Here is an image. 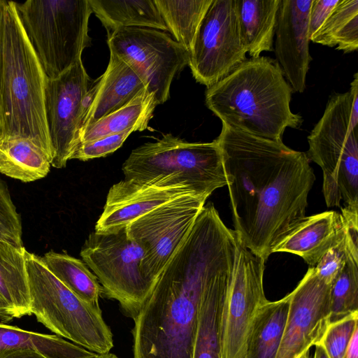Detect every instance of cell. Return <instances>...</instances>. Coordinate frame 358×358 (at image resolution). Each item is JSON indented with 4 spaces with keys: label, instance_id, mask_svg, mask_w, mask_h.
<instances>
[{
    "label": "cell",
    "instance_id": "cell-8",
    "mask_svg": "<svg viewBox=\"0 0 358 358\" xmlns=\"http://www.w3.org/2000/svg\"><path fill=\"white\" fill-rule=\"evenodd\" d=\"M19 19L48 78H54L82 59L92 45L88 0L14 1Z\"/></svg>",
    "mask_w": 358,
    "mask_h": 358
},
{
    "label": "cell",
    "instance_id": "cell-18",
    "mask_svg": "<svg viewBox=\"0 0 358 358\" xmlns=\"http://www.w3.org/2000/svg\"><path fill=\"white\" fill-rule=\"evenodd\" d=\"M145 90L147 85L138 73L127 62L110 53L106 71L94 80L87 93L83 131L124 107Z\"/></svg>",
    "mask_w": 358,
    "mask_h": 358
},
{
    "label": "cell",
    "instance_id": "cell-6",
    "mask_svg": "<svg viewBox=\"0 0 358 358\" xmlns=\"http://www.w3.org/2000/svg\"><path fill=\"white\" fill-rule=\"evenodd\" d=\"M124 179L185 185L208 198L227 185L217 142L189 143L167 134L134 149L122 167Z\"/></svg>",
    "mask_w": 358,
    "mask_h": 358
},
{
    "label": "cell",
    "instance_id": "cell-21",
    "mask_svg": "<svg viewBox=\"0 0 358 358\" xmlns=\"http://www.w3.org/2000/svg\"><path fill=\"white\" fill-rule=\"evenodd\" d=\"M241 36L251 58L273 50L280 0H235Z\"/></svg>",
    "mask_w": 358,
    "mask_h": 358
},
{
    "label": "cell",
    "instance_id": "cell-4",
    "mask_svg": "<svg viewBox=\"0 0 358 358\" xmlns=\"http://www.w3.org/2000/svg\"><path fill=\"white\" fill-rule=\"evenodd\" d=\"M47 79L14 1H4L1 24L3 138H29L52 155L45 108Z\"/></svg>",
    "mask_w": 358,
    "mask_h": 358
},
{
    "label": "cell",
    "instance_id": "cell-39",
    "mask_svg": "<svg viewBox=\"0 0 358 358\" xmlns=\"http://www.w3.org/2000/svg\"><path fill=\"white\" fill-rule=\"evenodd\" d=\"M343 358H358V328L354 332Z\"/></svg>",
    "mask_w": 358,
    "mask_h": 358
},
{
    "label": "cell",
    "instance_id": "cell-36",
    "mask_svg": "<svg viewBox=\"0 0 358 358\" xmlns=\"http://www.w3.org/2000/svg\"><path fill=\"white\" fill-rule=\"evenodd\" d=\"M340 0H313L309 13V36L317 31Z\"/></svg>",
    "mask_w": 358,
    "mask_h": 358
},
{
    "label": "cell",
    "instance_id": "cell-23",
    "mask_svg": "<svg viewBox=\"0 0 358 358\" xmlns=\"http://www.w3.org/2000/svg\"><path fill=\"white\" fill-rule=\"evenodd\" d=\"M108 36L125 27L169 31L155 0H88Z\"/></svg>",
    "mask_w": 358,
    "mask_h": 358
},
{
    "label": "cell",
    "instance_id": "cell-16",
    "mask_svg": "<svg viewBox=\"0 0 358 358\" xmlns=\"http://www.w3.org/2000/svg\"><path fill=\"white\" fill-rule=\"evenodd\" d=\"M313 0H280L275 55L293 92L306 89L312 57L309 51V13Z\"/></svg>",
    "mask_w": 358,
    "mask_h": 358
},
{
    "label": "cell",
    "instance_id": "cell-15",
    "mask_svg": "<svg viewBox=\"0 0 358 358\" xmlns=\"http://www.w3.org/2000/svg\"><path fill=\"white\" fill-rule=\"evenodd\" d=\"M331 285L310 267L289 293V307L275 358H299L315 345L329 322Z\"/></svg>",
    "mask_w": 358,
    "mask_h": 358
},
{
    "label": "cell",
    "instance_id": "cell-11",
    "mask_svg": "<svg viewBox=\"0 0 358 358\" xmlns=\"http://www.w3.org/2000/svg\"><path fill=\"white\" fill-rule=\"evenodd\" d=\"M110 53L130 64L144 80L158 104L170 96L173 78L188 65L189 52L157 29L125 27L108 36Z\"/></svg>",
    "mask_w": 358,
    "mask_h": 358
},
{
    "label": "cell",
    "instance_id": "cell-43",
    "mask_svg": "<svg viewBox=\"0 0 358 358\" xmlns=\"http://www.w3.org/2000/svg\"><path fill=\"white\" fill-rule=\"evenodd\" d=\"M299 358H310L309 350L304 352Z\"/></svg>",
    "mask_w": 358,
    "mask_h": 358
},
{
    "label": "cell",
    "instance_id": "cell-24",
    "mask_svg": "<svg viewBox=\"0 0 358 358\" xmlns=\"http://www.w3.org/2000/svg\"><path fill=\"white\" fill-rule=\"evenodd\" d=\"M52 155L34 141L9 136L0 141V173L22 182L43 178L50 171Z\"/></svg>",
    "mask_w": 358,
    "mask_h": 358
},
{
    "label": "cell",
    "instance_id": "cell-7",
    "mask_svg": "<svg viewBox=\"0 0 358 358\" xmlns=\"http://www.w3.org/2000/svg\"><path fill=\"white\" fill-rule=\"evenodd\" d=\"M31 313L59 337L96 354L109 352L113 334L99 305L89 303L67 288L41 257L25 252Z\"/></svg>",
    "mask_w": 358,
    "mask_h": 358
},
{
    "label": "cell",
    "instance_id": "cell-35",
    "mask_svg": "<svg viewBox=\"0 0 358 358\" xmlns=\"http://www.w3.org/2000/svg\"><path fill=\"white\" fill-rule=\"evenodd\" d=\"M134 131L129 129L116 134H111L94 141L80 143L71 159L81 161L105 157L120 148L128 136Z\"/></svg>",
    "mask_w": 358,
    "mask_h": 358
},
{
    "label": "cell",
    "instance_id": "cell-12",
    "mask_svg": "<svg viewBox=\"0 0 358 358\" xmlns=\"http://www.w3.org/2000/svg\"><path fill=\"white\" fill-rule=\"evenodd\" d=\"M246 53L235 0H212L189 53L194 79L208 88L245 61Z\"/></svg>",
    "mask_w": 358,
    "mask_h": 358
},
{
    "label": "cell",
    "instance_id": "cell-41",
    "mask_svg": "<svg viewBox=\"0 0 358 358\" xmlns=\"http://www.w3.org/2000/svg\"><path fill=\"white\" fill-rule=\"evenodd\" d=\"M315 350L313 358H329L322 346L315 345Z\"/></svg>",
    "mask_w": 358,
    "mask_h": 358
},
{
    "label": "cell",
    "instance_id": "cell-13",
    "mask_svg": "<svg viewBox=\"0 0 358 358\" xmlns=\"http://www.w3.org/2000/svg\"><path fill=\"white\" fill-rule=\"evenodd\" d=\"M93 81L82 59L57 77L47 79L45 108L55 168L65 167L80 144L87 95Z\"/></svg>",
    "mask_w": 358,
    "mask_h": 358
},
{
    "label": "cell",
    "instance_id": "cell-14",
    "mask_svg": "<svg viewBox=\"0 0 358 358\" xmlns=\"http://www.w3.org/2000/svg\"><path fill=\"white\" fill-rule=\"evenodd\" d=\"M265 262L239 242L236 267L223 312L222 358H245L253 321L268 301L263 287Z\"/></svg>",
    "mask_w": 358,
    "mask_h": 358
},
{
    "label": "cell",
    "instance_id": "cell-22",
    "mask_svg": "<svg viewBox=\"0 0 358 358\" xmlns=\"http://www.w3.org/2000/svg\"><path fill=\"white\" fill-rule=\"evenodd\" d=\"M26 250L0 240V301L14 318L31 315Z\"/></svg>",
    "mask_w": 358,
    "mask_h": 358
},
{
    "label": "cell",
    "instance_id": "cell-38",
    "mask_svg": "<svg viewBox=\"0 0 358 358\" xmlns=\"http://www.w3.org/2000/svg\"><path fill=\"white\" fill-rule=\"evenodd\" d=\"M4 0H0V141L3 138V113L1 101V24Z\"/></svg>",
    "mask_w": 358,
    "mask_h": 358
},
{
    "label": "cell",
    "instance_id": "cell-19",
    "mask_svg": "<svg viewBox=\"0 0 358 358\" xmlns=\"http://www.w3.org/2000/svg\"><path fill=\"white\" fill-rule=\"evenodd\" d=\"M344 231L343 216L335 210L305 216L279 238L272 253L296 255L314 267Z\"/></svg>",
    "mask_w": 358,
    "mask_h": 358
},
{
    "label": "cell",
    "instance_id": "cell-34",
    "mask_svg": "<svg viewBox=\"0 0 358 358\" xmlns=\"http://www.w3.org/2000/svg\"><path fill=\"white\" fill-rule=\"evenodd\" d=\"M349 253L352 254L348 249L345 227L344 233L331 245L313 267L315 274L325 283L331 285L343 268Z\"/></svg>",
    "mask_w": 358,
    "mask_h": 358
},
{
    "label": "cell",
    "instance_id": "cell-3",
    "mask_svg": "<svg viewBox=\"0 0 358 358\" xmlns=\"http://www.w3.org/2000/svg\"><path fill=\"white\" fill-rule=\"evenodd\" d=\"M293 91L275 59H246L207 88L206 105L223 125L263 138L282 141L287 127L297 129L302 117L290 108Z\"/></svg>",
    "mask_w": 358,
    "mask_h": 358
},
{
    "label": "cell",
    "instance_id": "cell-28",
    "mask_svg": "<svg viewBox=\"0 0 358 358\" xmlns=\"http://www.w3.org/2000/svg\"><path fill=\"white\" fill-rule=\"evenodd\" d=\"M169 31L190 53L212 0H155Z\"/></svg>",
    "mask_w": 358,
    "mask_h": 358
},
{
    "label": "cell",
    "instance_id": "cell-27",
    "mask_svg": "<svg viewBox=\"0 0 358 358\" xmlns=\"http://www.w3.org/2000/svg\"><path fill=\"white\" fill-rule=\"evenodd\" d=\"M16 350H36L49 358H92L96 355L57 335L29 331L0 322V355Z\"/></svg>",
    "mask_w": 358,
    "mask_h": 358
},
{
    "label": "cell",
    "instance_id": "cell-40",
    "mask_svg": "<svg viewBox=\"0 0 358 358\" xmlns=\"http://www.w3.org/2000/svg\"><path fill=\"white\" fill-rule=\"evenodd\" d=\"M13 317L8 308L0 301V322L6 323L11 321Z\"/></svg>",
    "mask_w": 358,
    "mask_h": 358
},
{
    "label": "cell",
    "instance_id": "cell-31",
    "mask_svg": "<svg viewBox=\"0 0 358 358\" xmlns=\"http://www.w3.org/2000/svg\"><path fill=\"white\" fill-rule=\"evenodd\" d=\"M329 322L358 311V257L349 253L341 272L331 285Z\"/></svg>",
    "mask_w": 358,
    "mask_h": 358
},
{
    "label": "cell",
    "instance_id": "cell-37",
    "mask_svg": "<svg viewBox=\"0 0 358 358\" xmlns=\"http://www.w3.org/2000/svg\"><path fill=\"white\" fill-rule=\"evenodd\" d=\"M0 358H49L42 353L32 350H16L5 352Z\"/></svg>",
    "mask_w": 358,
    "mask_h": 358
},
{
    "label": "cell",
    "instance_id": "cell-26",
    "mask_svg": "<svg viewBox=\"0 0 358 358\" xmlns=\"http://www.w3.org/2000/svg\"><path fill=\"white\" fill-rule=\"evenodd\" d=\"M157 105L154 94L143 92L124 107L86 127L80 144L129 129L145 130Z\"/></svg>",
    "mask_w": 358,
    "mask_h": 358
},
{
    "label": "cell",
    "instance_id": "cell-29",
    "mask_svg": "<svg viewBox=\"0 0 358 358\" xmlns=\"http://www.w3.org/2000/svg\"><path fill=\"white\" fill-rule=\"evenodd\" d=\"M41 258L48 268L76 295L89 303L99 305L103 288L85 262L54 251Z\"/></svg>",
    "mask_w": 358,
    "mask_h": 358
},
{
    "label": "cell",
    "instance_id": "cell-32",
    "mask_svg": "<svg viewBox=\"0 0 358 358\" xmlns=\"http://www.w3.org/2000/svg\"><path fill=\"white\" fill-rule=\"evenodd\" d=\"M357 328L358 311H356L329 322L315 345L322 346L329 358H343Z\"/></svg>",
    "mask_w": 358,
    "mask_h": 358
},
{
    "label": "cell",
    "instance_id": "cell-10",
    "mask_svg": "<svg viewBox=\"0 0 358 358\" xmlns=\"http://www.w3.org/2000/svg\"><path fill=\"white\" fill-rule=\"evenodd\" d=\"M207 198L196 194L177 197L141 216L127 227V235L141 248V269L156 283L182 243Z\"/></svg>",
    "mask_w": 358,
    "mask_h": 358
},
{
    "label": "cell",
    "instance_id": "cell-1",
    "mask_svg": "<svg viewBox=\"0 0 358 358\" xmlns=\"http://www.w3.org/2000/svg\"><path fill=\"white\" fill-rule=\"evenodd\" d=\"M222 156L234 231L265 261L279 238L306 216L315 180L305 152L282 141L222 124L215 139Z\"/></svg>",
    "mask_w": 358,
    "mask_h": 358
},
{
    "label": "cell",
    "instance_id": "cell-25",
    "mask_svg": "<svg viewBox=\"0 0 358 358\" xmlns=\"http://www.w3.org/2000/svg\"><path fill=\"white\" fill-rule=\"evenodd\" d=\"M289 294L275 301H267L257 312L250 331L245 358H275L283 334Z\"/></svg>",
    "mask_w": 358,
    "mask_h": 358
},
{
    "label": "cell",
    "instance_id": "cell-30",
    "mask_svg": "<svg viewBox=\"0 0 358 358\" xmlns=\"http://www.w3.org/2000/svg\"><path fill=\"white\" fill-rule=\"evenodd\" d=\"M310 41L349 53L358 49V0H340Z\"/></svg>",
    "mask_w": 358,
    "mask_h": 358
},
{
    "label": "cell",
    "instance_id": "cell-2",
    "mask_svg": "<svg viewBox=\"0 0 358 358\" xmlns=\"http://www.w3.org/2000/svg\"><path fill=\"white\" fill-rule=\"evenodd\" d=\"M239 242L213 204L204 205L134 319V358H192L203 296L236 264Z\"/></svg>",
    "mask_w": 358,
    "mask_h": 358
},
{
    "label": "cell",
    "instance_id": "cell-33",
    "mask_svg": "<svg viewBox=\"0 0 358 358\" xmlns=\"http://www.w3.org/2000/svg\"><path fill=\"white\" fill-rule=\"evenodd\" d=\"M20 217L6 184L0 180V240L23 246Z\"/></svg>",
    "mask_w": 358,
    "mask_h": 358
},
{
    "label": "cell",
    "instance_id": "cell-42",
    "mask_svg": "<svg viewBox=\"0 0 358 358\" xmlns=\"http://www.w3.org/2000/svg\"><path fill=\"white\" fill-rule=\"evenodd\" d=\"M92 358H120L117 355L107 352L103 354H96L94 357Z\"/></svg>",
    "mask_w": 358,
    "mask_h": 358
},
{
    "label": "cell",
    "instance_id": "cell-9",
    "mask_svg": "<svg viewBox=\"0 0 358 358\" xmlns=\"http://www.w3.org/2000/svg\"><path fill=\"white\" fill-rule=\"evenodd\" d=\"M80 256L93 271L110 299L117 301L133 320L151 294L156 283L141 269V248L129 237L127 227L115 231L91 233Z\"/></svg>",
    "mask_w": 358,
    "mask_h": 358
},
{
    "label": "cell",
    "instance_id": "cell-5",
    "mask_svg": "<svg viewBox=\"0 0 358 358\" xmlns=\"http://www.w3.org/2000/svg\"><path fill=\"white\" fill-rule=\"evenodd\" d=\"M358 73L350 89L331 96L308 136V159L323 173L327 207H358Z\"/></svg>",
    "mask_w": 358,
    "mask_h": 358
},
{
    "label": "cell",
    "instance_id": "cell-20",
    "mask_svg": "<svg viewBox=\"0 0 358 358\" xmlns=\"http://www.w3.org/2000/svg\"><path fill=\"white\" fill-rule=\"evenodd\" d=\"M236 267L216 276L203 296L192 358H222L223 312Z\"/></svg>",
    "mask_w": 358,
    "mask_h": 358
},
{
    "label": "cell",
    "instance_id": "cell-17",
    "mask_svg": "<svg viewBox=\"0 0 358 358\" xmlns=\"http://www.w3.org/2000/svg\"><path fill=\"white\" fill-rule=\"evenodd\" d=\"M188 194L196 193L185 185L122 180L110 188L103 213L96 223L95 231H115L126 228L147 213Z\"/></svg>",
    "mask_w": 358,
    "mask_h": 358
}]
</instances>
